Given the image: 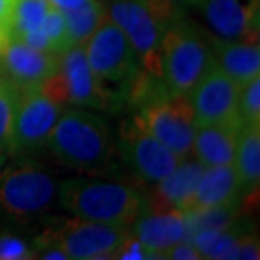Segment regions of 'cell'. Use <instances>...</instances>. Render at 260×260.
<instances>
[{
  "label": "cell",
  "mask_w": 260,
  "mask_h": 260,
  "mask_svg": "<svg viewBox=\"0 0 260 260\" xmlns=\"http://www.w3.org/2000/svg\"><path fill=\"white\" fill-rule=\"evenodd\" d=\"M132 233L152 258H164L171 247L186 240L184 216L179 210L142 213L132 223Z\"/></svg>",
  "instance_id": "16"
},
{
  "label": "cell",
  "mask_w": 260,
  "mask_h": 260,
  "mask_svg": "<svg viewBox=\"0 0 260 260\" xmlns=\"http://www.w3.org/2000/svg\"><path fill=\"white\" fill-rule=\"evenodd\" d=\"M240 123H208L196 125L191 155L205 168L233 164Z\"/></svg>",
  "instance_id": "18"
},
{
  "label": "cell",
  "mask_w": 260,
  "mask_h": 260,
  "mask_svg": "<svg viewBox=\"0 0 260 260\" xmlns=\"http://www.w3.org/2000/svg\"><path fill=\"white\" fill-rule=\"evenodd\" d=\"M162 81L173 95H188L215 66L211 38L184 14L174 15L164 25L160 39Z\"/></svg>",
  "instance_id": "1"
},
{
  "label": "cell",
  "mask_w": 260,
  "mask_h": 260,
  "mask_svg": "<svg viewBox=\"0 0 260 260\" xmlns=\"http://www.w3.org/2000/svg\"><path fill=\"white\" fill-rule=\"evenodd\" d=\"M19 98L20 91L7 80V83L0 88V149H5L7 152L10 149V140H12Z\"/></svg>",
  "instance_id": "25"
},
{
  "label": "cell",
  "mask_w": 260,
  "mask_h": 260,
  "mask_svg": "<svg viewBox=\"0 0 260 260\" xmlns=\"http://www.w3.org/2000/svg\"><path fill=\"white\" fill-rule=\"evenodd\" d=\"M73 260L113 258V253L130 233L128 225L75 218L46 230Z\"/></svg>",
  "instance_id": "8"
},
{
  "label": "cell",
  "mask_w": 260,
  "mask_h": 260,
  "mask_svg": "<svg viewBox=\"0 0 260 260\" xmlns=\"http://www.w3.org/2000/svg\"><path fill=\"white\" fill-rule=\"evenodd\" d=\"M17 0H0V49L12 38L14 7Z\"/></svg>",
  "instance_id": "32"
},
{
  "label": "cell",
  "mask_w": 260,
  "mask_h": 260,
  "mask_svg": "<svg viewBox=\"0 0 260 260\" xmlns=\"http://www.w3.org/2000/svg\"><path fill=\"white\" fill-rule=\"evenodd\" d=\"M39 29L43 30L44 36L48 38L53 53L59 54V53H63L64 49L71 48L70 39H68L64 15L56 7H51L48 10V14H46V17L43 20V24L39 25Z\"/></svg>",
  "instance_id": "27"
},
{
  "label": "cell",
  "mask_w": 260,
  "mask_h": 260,
  "mask_svg": "<svg viewBox=\"0 0 260 260\" xmlns=\"http://www.w3.org/2000/svg\"><path fill=\"white\" fill-rule=\"evenodd\" d=\"M120 152L132 173L144 183H157L181 160L173 150L155 139L137 117L123 123Z\"/></svg>",
  "instance_id": "11"
},
{
  "label": "cell",
  "mask_w": 260,
  "mask_h": 260,
  "mask_svg": "<svg viewBox=\"0 0 260 260\" xmlns=\"http://www.w3.org/2000/svg\"><path fill=\"white\" fill-rule=\"evenodd\" d=\"M164 258H173V260H198L201 258L200 252L196 250V247L189 240H183L176 243L174 247H171Z\"/></svg>",
  "instance_id": "33"
},
{
  "label": "cell",
  "mask_w": 260,
  "mask_h": 260,
  "mask_svg": "<svg viewBox=\"0 0 260 260\" xmlns=\"http://www.w3.org/2000/svg\"><path fill=\"white\" fill-rule=\"evenodd\" d=\"M233 168L243 194L258 191L260 179V125H242L238 132Z\"/></svg>",
  "instance_id": "20"
},
{
  "label": "cell",
  "mask_w": 260,
  "mask_h": 260,
  "mask_svg": "<svg viewBox=\"0 0 260 260\" xmlns=\"http://www.w3.org/2000/svg\"><path fill=\"white\" fill-rule=\"evenodd\" d=\"M107 17L127 36L140 68L162 78L160 39L166 22L152 0H108Z\"/></svg>",
  "instance_id": "5"
},
{
  "label": "cell",
  "mask_w": 260,
  "mask_h": 260,
  "mask_svg": "<svg viewBox=\"0 0 260 260\" xmlns=\"http://www.w3.org/2000/svg\"><path fill=\"white\" fill-rule=\"evenodd\" d=\"M9 152L5 149H0V169H2V166L5 164V159H7Z\"/></svg>",
  "instance_id": "35"
},
{
  "label": "cell",
  "mask_w": 260,
  "mask_h": 260,
  "mask_svg": "<svg viewBox=\"0 0 260 260\" xmlns=\"http://www.w3.org/2000/svg\"><path fill=\"white\" fill-rule=\"evenodd\" d=\"M86 61L102 83H127L139 70V59L127 36L118 25L105 17L86 43Z\"/></svg>",
  "instance_id": "9"
},
{
  "label": "cell",
  "mask_w": 260,
  "mask_h": 260,
  "mask_svg": "<svg viewBox=\"0 0 260 260\" xmlns=\"http://www.w3.org/2000/svg\"><path fill=\"white\" fill-rule=\"evenodd\" d=\"M0 75H2V49H0Z\"/></svg>",
  "instance_id": "37"
},
{
  "label": "cell",
  "mask_w": 260,
  "mask_h": 260,
  "mask_svg": "<svg viewBox=\"0 0 260 260\" xmlns=\"http://www.w3.org/2000/svg\"><path fill=\"white\" fill-rule=\"evenodd\" d=\"M198 2L200 0H152L164 22H168L169 19H173L178 14H184L188 7H196Z\"/></svg>",
  "instance_id": "31"
},
{
  "label": "cell",
  "mask_w": 260,
  "mask_h": 260,
  "mask_svg": "<svg viewBox=\"0 0 260 260\" xmlns=\"http://www.w3.org/2000/svg\"><path fill=\"white\" fill-rule=\"evenodd\" d=\"M215 64L225 71L238 86L260 75L258 39L221 41L210 36Z\"/></svg>",
  "instance_id": "19"
},
{
  "label": "cell",
  "mask_w": 260,
  "mask_h": 260,
  "mask_svg": "<svg viewBox=\"0 0 260 260\" xmlns=\"http://www.w3.org/2000/svg\"><path fill=\"white\" fill-rule=\"evenodd\" d=\"M242 215V200L226 205L208 206L201 210L184 211V225H186V240L193 237L196 232L201 230H223L230 228L240 221Z\"/></svg>",
  "instance_id": "21"
},
{
  "label": "cell",
  "mask_w": 260,
  "mask_h": 260,
  "mask_svg": "<svg viewBox=\"0 0 260 260\" xmlns=\"http://www.w3.org/2000/svg\"><path fill=\"white\" fill-rule=\"evenodd\" d=\"M58 66L59 54L34 49L20 39L10 38L2 49V75L20 93L41 88Z\"/></svg>",
  "instance_id": "14"
},
{
  "label": "cell",
  "mask_w": 260,
  "mask_h": 260,
  "mask_svg": "<svg viewBox=\"0 0 260 260\" xmlns=\"http://www.w3.org/2000/svg\"><path fill=\"white\" fill-rule=\"evenodd\" d=\"M113 258H120V260H144V258H152V255L145 250L144 245L140 243L135 235L130 230L128 237L122 242V245L117 248L113 253Z\"/></svg>",
  "instance_id": "30"
},
{
  "label": "cell",
  "mask_w": 260,
  "mask_h": 260,
  "mask_svg": "<svg viewBox=\"0 0 260 260\" xmlns=\"http://www.w3.org/2000/svg\"><path fill=\"white\" fill-rule=\"evenodd\" d=\"M56 200L58 183L43 166L19 162L0 171V211L12 220H36Z\"/></svg>",
  "instance_id": "4"
},
{
  "label": "cell",
  "mask_w": 260,
  "mask_h": 260,
  "mask_svg": "<svg viewBox=\"0 0 260 260\" xmlns=\"http://www.w3.org/2000/svg\"><path fill=\"white\" fill-rule=\"evenodd\" d=\"M260 258V245L258 238L253 233H245L233 250L228 255V260H258Z\"/></svg>",
  "instance_id": "29"
},
{
  "label": "cell",
  "mask_w": 260,
  "mask_h": 260,
  "mask_svg": "<svg viewBox=\"0 0 260 260\" xmlns=\"http://www.w3.org/2000/svg\"><path fill=\"white\" fill-rule=\"evenodd\" d=\"M205 166L189 157L181 159L178 166L155 183L150 196L145 200L149 211L183 210L193 196Z\"/></svg>",
  "instance_id": "15"
},
{
  "label": "cell",
  "mask_w": 260,
  "mask_h": 260,
  "mask_svg": "<svg viewBox=\"0 0 260 260\" xmlns=\"http://www.w3.org/2000/svg\"><path fill=\"white\" fill-rule=\"evenodd\" d=\"M248 233L245 228L240 225V221L235 223L230 228L223 230H201L196 232L188 240L196 247L201 258H221L225 260L230 255L237 242Z\"/></svg>",
  "instance_id": "22"
},
{
  "label": "cell",
  "mask_w": 260,
  "mask_h": 260,
  "mask_svg": "<svg viewBox=\"0 0 260 260\" xmlns=\"http://www.w3.org/2000/svg\"><path fill=\"white\" fill-rule=\"evenodd\" d=\"M48 149L73 169H105L113 155V140L102 117L78 108H64L48 139Z\"/></svg>",
  "instance_id": "3"
},
{
  "label": "cell",
  "mask_w": 260,
  "mask_h": 260,
  "mask_svg": "<svg viewBox=\"0 0 260 260\" xmlns=\"http://www.w3.org/2000/svg\"><path fill=\"white\" fill-rule=\"evenodd\" d=\"M34 258L32 245L12 232L0 233V260H29Z\"/></svg>",
  "instance_id": "28"
},
{
  "label": "cell",
  "mask_w": 260,
  "mask_h": 260,
  "mask_svg": "<svg viewBox=\"0 0 260 260\" xmlns=\"http://www.w3.org/2000/svg\"><path fill=\"white\" fill-rule=\"evenodd\" d=\"M46 2H49L53 7L61 10V12H70V10L80 9L83 4L88 2V0H46Z\"/></svg>",
  "instance_id": "34"
},
{
  "label": "cell",
  "mask_w": 260,
  "mask_h": 260,
  "mask_svg": "<svg viewBox=\"0 0 260 260\" xmlns=\"http://www.w3.org/2000/svg\"><path fill=\"white\" fill-rule=\"evenodd\" d=\"M238 91L240 86L225 71H221L216 64L211 66L188 93L196 125H208V123L243 125L238 112Z\"/></svg>",
  "instance_id": "12"
},
{
  "label": "cell",
  "mask_w": 260,
  "mask_h": 260,
  "mask_svg": "<svg viewBox=\"0 0 260 260\" xmlns=\"http://www.w3.org/2000/svg\"><path fill=\"white\" fill-rule=\"evenodd\" d=\"M196 7L213 38L221 41L258 39V0H200Z\"/></svg>",
  "instance_id": "13"
},
{
  "label": "cell",
  "mask_w": 260,
  "mask_h": 260,
  "mask_svg": "<svg viewBox=\"0 0 260 260\" xmlns=\"http://www.w3.org/2000/svg\"><path fill=\"white\" fill-rule=\"evenodd\" d=\"M238 112L243 125H260V75L240 86Z\"/></svg>",
  "instance_id": "26"
},
{
  "label": "cell",
  "mask_w": 260,
  "mask_h": 260,
  "mask_svg": "<svg viewBox=\"0 0 260 260\" xmlns=\"http://www.w3.org/2000/svg\"><path fill=\"white\" fill-rule=\"evenodd\" d=\"M135 117L179 159L191 157L196 122L188 95H162L140 107Z\"/></svg>",
  "instance_id": "7"
},
{
  "label": "cell",
  "mask_w": 260,
  "mask_h": 260,
  "mask_svg": "<svg viewBox=\"0 0 260 260\" xmlns=\"http://www.w3.org/2000/svg\"><path fill=\"white\" fill-rule=\"evenodd\" d=\"M64 108L41 88L20 93L9 154H32L46 147Z\"/></svg>",
  "instance_id": "10"
},
{
  "label": "cell",
  "mask_w": 260,
  "mask_h": 260,
  "mask_svg": "<svg viewBox=\"0 0 260 260\" xmlns=\"http://www.w3.org/2000/svg\"><path fill=\"white\" fill-rule=\"evenodd\" d=\"M63 15H64L70 44L76 46V44L86 43V39L90 38L96 30L98 25L105 20L107 10L100 0H88L80 9L63 12Z\"/></svg>",
  "instance_id": "23"
},
{
  "label": "cell",
  "mask_w": 260,
  "mask_h": 260,
  "mask_svg": "<svg viewBox=\"0 0 260 260\" xmlns=\"http://www.w3.org/2000/svg\"><path fill=\"white\" fill-rule=\"evenodd\" d=\"M41 90L63 105L96 110H107L113 105V95L91 71L83 44L71 46L59 53L58 71L43 83Z\"/></svg>",
  "instance_id": "6"
},
{
  "label": "cell",
  "mask_w": 260,
  "mask_h": 260,
  "mask_svg": "<svg viewBox=\"0 0 260 260\" xmlns=\"http://www.w3.org/2000/svg\"><path fill=\"white\" fill-rule=\"evenodd\" d=\"M51 7L53 5L46 0H17L14 7L12 38H20L38 29Z\"/></svg>",
  "instance_id": "24"
},
{
  "label": "cell",
  "mask_w": 260,
  "mask_h": 260,
  "mask_svg": "<svg viewBox=\"0 0 260 260\" xmlns=\"http://www.w3.org/2000/svg\"><path fill=\"white\" fill-rule=\"evenodd\" d=\"M58 201L71 216L132 225L147 210L142 193L113 181L71 178L58 186Z\"/></svg>",
  "instance_id": "2"
},
{
  "label": "cell",
  "mask_w": 260,
  "mask_h": 260,
  "mask_svg": "<svg viewBox=\"0 0 260 260\" xmlns=\"http://www.w3.org/2000/svg\"><path fill=\"white\" fill-rule=\"evenodd\" d=\"M242 196V186L233 164L211 166V168H205L203 171L193 196L186 203L181 213L235 203L240 201Z\"/></svg>",
  "instance_id": "17"
},
{
  "label": "cell",
  "mask_w": 260,
  "mask_h": 260,
  "mask_svg": "<svg viewBox=\"0 0 260 260\" xmlns=\"http://www.w3.org/2000/svg\"><path fill=\"white\" fill-rule=\"evenodd\" d=\"M5 83H7V78H5L4 75H0V88H2Z\"/></svg>",
  "instance_id": "36"
}]
</instances>
